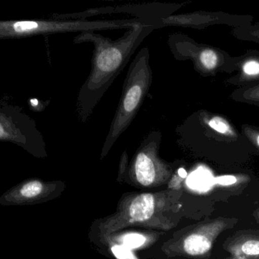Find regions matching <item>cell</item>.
Instances as JSON below:
<instances>
[{
	"instance_id": "12",
	"label": "cell",
	"mask_w": 259,
	"mask_h": 259,
	"mask_svg": "<svg viewBox=\"0 0 259 259\" xmlns=\"http://www.w3.org/2000/svg\"><path fill=\"white\" fill-rule=\"evenodd\" d=\"M134 169L137 181L141 185L148 187L155 180V164L148 152L141 151L138 153L136 158Z\"/></svg>"
},
{
	"instance_id": "3",
	"label": "cell",
	"mask_w": 259,
	"mask_h": 259,
	"mask_svg": "<svg viewBox=\"0 0 259 259\" xmlns=\"http://www.w3.org/2000/svg\"><path fill=\"white\" fill-rule=\"evenodd\" d=\"M147 48L139 52L131 63L123 86L122 95L111 125L105 149H109L128 127L141 106L152 81Z\"/></svg>"
},
{
	"instance_id": "21",
	"label": "cell",
	"mask_w": 259,
	"mask_h": 259,
	"mask_svg": "<svg viewBox=\"0 0 259 259\" xmlns=\"http://www.w3.org/2000/svg\"><path fill=\"white\" fill-rule=\"evenodd\" d=\"M178 174L181 177L185 178L187 176V172L184 169L181 168L179 170H178Z\"/></svg>"
},
{
	"instance_id": "4",
	"label": "cell",
	"mask_w": 259,
	"mask_h": 259,
	"mask_svg": "<svg viewBox=\"0 0 259 259\" xmlns=\"http://www.w3.org/2000/svg\"><path fill=\"white\" fill-rule=\"evenodd\" d=\"M126 20L120 21H68L63 18L0 21V40L20 39L54 33L99 29L127 28Z\"/></svg>"
},
{
	"instance_id": "11",
	"label": "cell",
	"mask_w": 259,
	"mask_h": 259,
	"mask_svg": "<svg viewBox=\"0 0 259 259\" xmlns=\"http://www.w3.org/2000/svg\"><path fill=\"white\" fill-rule=\"evenodd\" d=\"M225 259H259V231H240L227 239Z\"/></svg>"
},
{
	"instance_id": "16",
	"label": "cell",
	"mask_w": 259,
	"mask_h": 259,
	"mask_svg": "<svg viewBox=\"0 0 259 259\" xmlns=\"http://www.w3.org/2000/svg\"><path fill=\"white\" fill-rule=\"evenodd\" d=\"M240 131L249 142L252 152L259 155V126L245 123L242 125Z\"/></svg>"
},
{
	"instance_id": "2",
	"label": "cell",
	"mask_w": 259,
	"mask_h": 259,
	"mask_svg": "<svg viewBox=\"0 0 259 259\" xmlns=\"http://www.w3.org/2000/svg\"><path fill=\"white\" fill-rule=\"evenodd\" d=\"M196 143L227 160H243L252 150L240 129L226 116L199 111L193 120Z\"/></svg>"
},
{
	"instance_id": "17",
	"label": "cell",
	"mask_w": 259,
	"mask_h": 259,
	"mask_svg": "<svg viewBox=\"0 0 259 259\" xmlns=\"http://www.w3.org/2000/svg\"><path fill=\"white\" fill-rule=\"evenodd\" d=\"M146 242L144 236L139 234H128L122 237L124 246L129 249H137L143 246Z\"/></svg>"
},
{
	"instance_id": "7",
	"label": "cell",
	"mask_w": 259,
	"mask_h": 259,
	"mask_svg": "<svg viewBox=\"0 0 259 259\" xmlns=\"http://www.w3.org/2000/svg\"><path fill=\"white\" fill-rule=\"evenodd\" d=\"M55 185L38 178L24 179L0 196L3 206H25L42 203L51 197Z\"/></svg>"
},
{
	"instance_id": "10",
	"label": "cell",
	"mask_w": 259,
	"mask_h": 259,
	"mask_svg": "<svg viewBox=\"0 0 259 259\" xmlns=\"http://www.w3.org/2000/svg\"><path fill=\"white\" fill-rule=\"evenodd\" d=\"M234 73L225 83L237 88L259 84V50H247L234 57Z\"/></svg>"
},
{
	"instance_id": "8",
	"label": "cell",
	"mask_w": 259,
	"mask_h": 259,
	"mask_svg": "<svg viewBox=\"0 0 259 259\" xmlns=\"http://www.w3.org/2000/svg\"><path fill=\"white\" fill-rule=\"evenodd\" d=\"M250 15H237L225 12H197L161 19L163 24H181L186 27L203 29L213 25H226L233 28L253 23Z\"/></svg>"
},
{
	"instance_id": "14",
	"label": "cell",
	"mask_w": 259,
	"mask_h": 259,
	"mask_svg": "<svg viewBox=\"0 0 259 259\" xmlns=\"http://www.w3.org/2000/svg\"><path fill=\"white\" fill-rule=\"evenodd\" d=\"M230 99L237 103L259 106V84L236 88L230 94Z\"/></svg>"
},
{
	"instance_id": "20",
	"label": "cell",
	"mask_w": 259,
	"mask_h": 259,
	"mask_svg": "<svg viewBox=\"0 0 259 259\" xmlns=\"http://www.w3.org/2000/svg\"><path fill=\"white\" fill-rule=\"evenodd\" d=\"M29 106L31 107L32 110L41 111L44 110V108L41 107L40 102L37 99H30L29 100Z\"/></svg>"
},
{
	"instance_id": "6",
	"label": "cell",
	"mask_w": 259,
	"mask_h": 259,
	"mask_svg": "<svg viewBox=\"0 0 259 259\" xmlns=\"http://www.w3.org/2000/svg\"><path fill=\"white\" fill-rule=\"evenodd\" d=\"M181 54L193 61L195 69L204 77L234 73V56L222 49L187 38L181 42Z\"/></svg>"
},
{
	"instance_id": "22",
	"label": "cell",
	"mask_w": 259,
	"mask_h": 259,
	"mask_svg": "<svg viewBox=\"0 0 259 259\" xmlns=\"http://www.w3.org/2000/svg\"><path fill=\"white\" fill-rule=\"evenodd\" d=\"M253 217L255 218V221L259 225V208L258 209L255 210L253 212Z\"/></svg>"
},
{
	"instance_id": "9",
	"label": "cell",
	"mask_w": 259,
	"mask_h": 259,
	"mask_svg": "<svg viewBox=\"0 0 259 259\" xmlns=\"http://www.w3.org/2000/svg\"><path fill=\"white\" fill-rule=\"evenodd\" d=\"M238 221V219L234 217H222L207 224L199 232L190 234L185 239L184 250L192 256H202L208 253L215 239L224 231L234 228Z\"/></svg>"
},
{
	"instance_id": "5",
	"label": "cell",
	"mask_w": 259,
	"mask_h": 259,
	"mask_svg": "<svg viewBox=\"0 0 259 259\" xmlns=\"http://www.w3.org/2000/svg\"><path fill=\"white\" fill-rule=\"evenodd\" d=\"M0 141L19 146L34 158L47 156L36 121L18 106L0 103Z\"/></svg>"
},
{
	"instance_id": "13",
	"label": "cell",
	"mask_w": 259,
	"mask_h": 259,
	"mask_svg": "<svg viewBox=\"0 0 259 259\" xmlns=\"http://www.w3.org/2000/svg\"><path fill=\"white\" fill-rule=\"evenodd\" d=\"M155 211V200L152 194H142L137 196L130 206V216L134 221L149 220Z\"/></svg>"
},
{
	"instance_id": "19",
	"label": "cell",
	"mask_w": 259,
	"mask_h": 259,
	"mask_svg": "<svg viewBox=\"0 0 259 259\" xmlns=\"http://www.w3.org/2000/svg\"><path fill=\"white\" fill-rule=\"evenodd\" d=\"M215 183L218 185L224 186V187H228V186L234 185L237 183V178L234 176H222L216 178L214 179Z\"/></svg>"
},
{
	"instance_id": "18",
	"label": "cell",
	"mask_w": 259,
	"mask_h": 259,
	"mask_svg": "<svg viewBox=\"0 0 259 259\" xmlns=\"http://www.w3.org/2000/svg\"><path fill=\"white\" fill-rule=\"evenodd\" d=\"M112 252L117 259H137L131 249L124 246H114Z\"/></svg>"
},
{
	"instance_id": "15",
	"label": "cell",
	"mask_w": 259,
	"mask_h": 259,
	"mask_svg": "<svg viewBox=\"0 0 259 259\" xmlns=\"http://www.w3.org/2000/svg\"><path fill=\"white\" fill-rule=\"evenodd\" d=\"M231 33L236 39L259 44V22L233 28Z\"/></svg>"
},
{
	"instance_id": "1",
	"label": "cell",
	"mask_w": 259,
	"mask_h": 259,
	"mask_svg": "<svg viewBox=\"0 0 259 259\" xmlns=\"http://www.w3.org/2000/svg\"><path fill=\"white\" fill-rule=\"evenodd\" d=\"M156 24L138 21L117 41L92 32H83L74 38L75 44L92 43L94 52L90 76L82 86L77 100L79 115L85 121L99 100L129 62L136 49Z\"/></svg>"
}]
</instances>
